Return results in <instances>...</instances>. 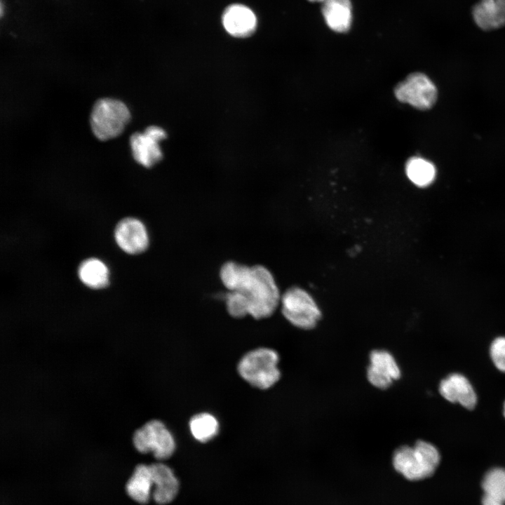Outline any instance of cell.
<instances>
[{
  "label": "cell",
  "instance_id": "1",
  "mask_svg": "<svg viewBox=\"0 0 505 505\" xmlns=\"http://www.w3.org/2000/svg\"><path fill=\"white\" fill-rule=\"evenodd\" d=\"M244 269L233 291L243 295L248 315L257 320L271 316L281 298L272 274L262 265H245Z\"/></svg>",
  "mask_w": 505,
  "mask_h": 505
},
{
  "label": "cell",
  "instance_id": "2",
  "mask_svg": "<svg viewBox=\"0 0 505 505\" xmlns=\"http://www.w3.org/2000/svg\"><path fill=\"white\" fill-rule=\"evenodd\" d=\"M440 460L438 449L431 443L418 440L412 447L403 445L395 450L392 464L396 471L411 481L430 477Z\"/></svg>",
  "mask_w": 505,
  "mask_h": 505
},
{
  "label": "cell",
  "instance_id": "3",
  "mask_svg": "<svg viewBox=\"0 0 505 505\" xmlns=\"http://www.w3.org/2000/svg\"><path fill=\"white\" fill-rule=\"evenodd\" d=\"M278 354L272 349L260 347L247 352L237 365L239 376L250 386L265 390L281 378Z\"/></svg>",
  "mask_w": 505,
  "mask_h": 505
},
{
  "label": "cell",
  "instance_id": "4",
  "mask_svg": "<svg viewBox=\"0 0 505 505\" xmlns=\"http://www.w3.org/2000/svg\"><path fill=\"white\" fill-rule=\"evenodd\" d=\"M130 117L128 107L122 101L100 98L95 102L90 113L92 132L102 141L116 137L123 133Z\"/></svg>",
  "mask_w": 505,
  "mask_h": 505
},
{
  "label": "cell",
  "instance_id": "5",
  "mask_svg": "<svg viewBox=\"0 0 505 505\" xmlns=\"http://www.w3.org/2000/svg\"><path fill=\"white\" fill-rule=\"evenodd\" d=\"M283 316L292 325L303 330L314 328L321 317L316 302L304 289L292 287L281 298Z\"/></svg>",
  "mask_w": 505,
  "mask_h": 505
},
{
  "label": "cell",
  "instance_id": "6",
  "mask_svg": "<svg viewBox=\"0 0 505 505\" xmlns=\"http://www.w3.org/2000/svg\"><path fill=\"white\" fill-rule=\"evenodd\" d=\"M135 448L140 453L152 452L157 459L169 458L175 450V438L159 419H152L135 431L133 436Z\"/></svg>",
  "mask_w": 505,
  "mask_h": 505
},
{
  "label": "cell",
  "instance_id": "7",
  "mask_svg": "<svg viewBox=\"0 0 505 505\" xmlns=\"http://www.w3.org/2000/svg\"><path fill=\"white\" fill-rule=\"evenodd\" d=\"M396 98L401 102L426 110L437 100V88L431 80L422 72H414L398 83L394 88Z\"/></svg>",
  "mask_w": 505,
  "mask_h": 505
},
{
  "label": "cell",
  "instance_id": "8",
  "mask_svg": "<svg viewBox=\"0 0 505 505\" xmlns=\"http://www.w3.org/2000/svg\"><path fill=\"white\" fill-rule=\"evenodd\" d=\"M166 135V131L156 126L147 127L143 133H133L130 137L133 159L146 168L155 165L163 157L159 142Z\"/></svg>",
  "mask_w": 505,
  "mask_h": 505
},
{
  "label": "cell",
  "instance_id": "9",
  "mask_svg": "<svg viewBox=\"0 0 505 505\" xmlns=\"http://www.w3.org/2000/svg\"><path fill=\"white\" fill-rule=\"evenodd\" d=\"M117 245L125 252L137 255L144 252L149 243V234L144 223L134 217L121 220L114 230Z\"/></svg>",
  "mask_w": 505,
  "mask_h": 505
},
{
  "label": "cell",
  "instance_id": "10",
  "mask_svg": "<svg viewBox=\"0 0 505 505\" xmlns=\"http://www.w3.org/2000/svg\"><path fill=\"white\" fill-rule=\"evenodd\" d=\"M400 377V370L391 353L385 350H374L370 354L367 377L374 386L386 389Z\"/></svg>",
  "mask_w": 505,
  "mask_h": 505
},
{
  "label": "cell",
  "instance_id": "11",
  "mask_svg": "<svg viewBox=\"0 0 505 505\" xmlns=\"http://www.w3.org/2000/svg\"><path fill=\"white\" fill-rule=\"evenodd\" d=\"M441 396L451 403H458L471 410L477 403L476 392L468 379L459 374L452 373L443 379L439 385Z\"/></svg>",
  "mask_w": 505,
  "mask_h": 505
},
{
  "label": "cell",
  "instance_id": "12",
  "mask_svg": "<svg viewBox=\"0 0 505 505\" xmlns=\"http://www.w3.org/2000/svg\"><path fill=\"white\" fill-rule=\"evenodd\" d=\"M476 25L484 32L505 27V0H480L471 11Z\"/></svg>",
  "mask_w": 505,
  "mask_h": 505
},
{
  "label": "cell",
  "instance_id": "13",
  "mask_svg": "<svg viewBox=\"0 0 505 505\" xmlns=\"http://www.w3.org/2000/svg\"><path fill=\"white\" fill-rule=\"evenodd\" d=\"M225 30L234 37L243 38L251 35L257 25L256 16L248 7L241 4L228 6L222 15Z\"/></svg>",
  "mask_w": 505,
  "mask_h": 505
},
{
  "label": "cell",
  "instance_id": "14",
  "mask_svg": "<svg viewBox=\"0 0 505 505\" xmlns=\"http://www.w3.org/2000/svg\"><path fill=\"white\" fill-rule=\"evenodd\" d=\"M149 467L154 486L152 492L154 500L159 504L169 503L177 493V479L170 468L163 464H152Z\"/></svg>",
  "mask_w": 505,
  "mask_h": 505
},
{
  "label": "cell",
  "instance_id": "15",
  "mask_svg": "<svg viewBox=\"0 0 505 505\" xmlns=\"http://www.w3.org/2000/svg\"><path fill=\"white\" fill-rule=\"evenodd\" d=\"M322 14L330 29L339 33L346 32L352 22L350 0H325L322 3Z\"/></svg>",
  "mask_w": 505,
  "mask_h": 505
},
{
  "label": "cell",
  "instance_id": "16",
  "mask_svg": "<svg viewBox=\"0 0 505 505\" xmlns=\"http://www.w3.org/2000/svg\"><path fill=\"white\" fill-rule=\"evenodd\" d=\"M153 486L149 465H137L126 483L128 496L140 504H145L151 497Z\"/></svg>",
  "mask_w": 505,
  "mask_h": 505
},
{
  "label": "cell",
  "instance_id": "17",
  "mask_svg": "<svg viewBox=\"0 0 505 505\" xmlns=\"http://www.w3.org/2000/svg\"><path fill=\"white\" fill-rule=\"evenodd\" d=\"M81 281L92 289H102L109 283V270L99 259L88 258L82 262L78 270Z\"/></svg>",
  "mask_w": 505,
  "mask_h": 505
},
{
  "label": "cell",
  "instance_id": "18",
  "mask_svg": "<svg viewBox=\"0 0 505 505\" xmlns=\"http://www.w3.org/2000/svg\"><path fill=\"white\" fill-rule=\"evenodd\" d=\"M189 429L195 440L200 443H206L218 434L220 424L213 414L203 412L194 415L190 419Z\"/></svg>",
  "mask_w": 505,
  "mask_h": 505
},
{
  "label": "cell",
  "instance_id": "19",
  "mask_svg": "<svg viewBox=\"0 0 505 505\" xmlns=\"http://www.w3.org/2000/svg\"><path fill=\"white\" fill-rule=\"evenodd\" d=\"M405 171L410 181L421 187L429 185L436 176V168L433 164L428 160L417 156L408 161Z\"/></svg>",
  "mask_w": 505,
  "mask_h": 505
},
{
  "label": "cell",
  "instance_id": "20",
  "mask_svg": "<svg viewBox=\"0 0 505 505\" xmlns=\"http://www.w3.org/2000/svg\"><path fill=\"white\" fill-rule=\"evenodd\" d=\"M483 497L504 505L505 504V469L493 468L489 470L482 481Z\"/></svg>",
  "mask_w": 505,
  "mask_h": 505
},
{
  "label": "cell",
  "instance_id": "21",
  "mask_svg": "<svg viewBox=\"0 0 505 505\" xmlns=\"http://www.w3.org/2000/svg\"><path fill=\"white\" fill-rule=\"evenodd\" d=\"M490 354L496 368L505 372V337H497L492 342Z\"/></svg>",
  "mask_w": 505,
  "mask_h": 505
},
{
  "label": "cell",
  "instance_id": "22",
  "mask_svg": "<svg viewBox=\"0 0 505 505\" xmlns=\"http://www.w3.org/2000/svg\"><path fill=\"white\" fill-rule=\"evenodd\" d=\"M309 1H311V2H321V3H323V2L325 1V0H309Z\"/></svg>",
  "mask_w": 505,
  "mask_h": 505
},
{
  "label": "cell",
  "instance_id": "23",
  "mask_svg": "<svg viewBox=\"0 0 505 505\" xmlns=\"http://www.w3.org/2000/svg\"><path fill=\"white\" fill-rule=\"evenodd\" d=\"M504 417H505V403H504Z\"/></svg>",
  "mask_w": 505,
  "mask_h": 505
}]
</instances>
